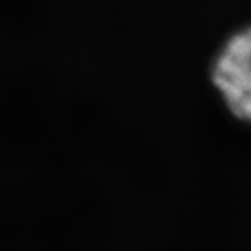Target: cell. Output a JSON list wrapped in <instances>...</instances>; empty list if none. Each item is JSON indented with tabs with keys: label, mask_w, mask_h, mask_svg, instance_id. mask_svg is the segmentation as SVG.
I'll use <instances>...</instances> for the list:
<instances>
[{
	"label": "cell",
	"mask_w": 251,
	"mask_h": 251,
	"mask_svg": "<svg viewBox=\"0 0 251 251\" xmlns=\"http://www.w3.org/2000/svg\"><path fill=\"white\" fill-rule=\"evenodd\" d=\"M212 81L234 116L251 120V25L226 41L214 63Z\"/></svg>",
	"instance_id": "cell-1"
}]
</instances>
